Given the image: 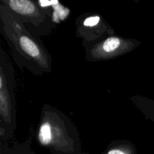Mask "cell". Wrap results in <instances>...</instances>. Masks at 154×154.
<instances>
[{
	"label": "cell",
	"mask_w": 154,
	"mask_h": 154,
	"mask_svg": "<svg viewBox=\"0 0 154 154\" xmlns=\"http://www.w3.org/2000/svg\"><path fill=\"white\" fill-rule=\"evenodd\" d=\"M39 3H40V5L42 6V7H45V6L50 5H51V4H53V5L57 4V3H58V2H57V1H54V2L40 1V2H39Z\"/></svg>",
	"instance_id": "7"
},
{
	"label": "cell",
	"mask_w": 154,
	"mask_h": 154,
	"mask_svg": "<svg viewBox=\"0 0 154 154\" xmlns=\"http://www.w3.org/2000/svg\"><path fill=\"white\" fill-rule=\"evenodd\" d=\"M20 45L21 48L27 54L33 58H38L40 56V50L37 45L30 38L26 36H23L20 39Z\"/></svg>",
	"instance_id": "2"
},
{
	"label": "cell",
	"mask_w": 154,
	"mask_h": 154,
	"mask_svg": "<svg viewBox=\"0 0 154 154\" xmlns=\"http://www.w3.org/2000/svg\"><path fill=\"white\" fill-rule=\"evenodd\" d=\"M120 45V40L117 37H111L107 39L103 44V50L105 52H113Z\"/></svg>",
	"instance_id": "5"
},
{
	"label": "cell",
	"mask_w": 154,
	"mask_h": 154,
	"mask_svg": "<svg viewBox=\"0 0 154 154\" xmlns=\"http://www.w3.org/2000/svg\"><path fill=\"white\" fill-rule=\"evenodd\" d=\"M52 139L51 126L48 123H45L40 128L39 131V140L41 143L45 145L50 144Z\"/></svg>",
	"instance_id": "3"
},
{
	"label": "cell",
	"mask_w": 154,
	"mask_h": 154,
	"mask_svg": "<svg viewBox=\"0 0 154 154\" xmlns=\"http://www.w3.org/2000/svg\"><path fill=\"white\" fill-rule=\"evenodd\" d=\"M99 20H100L99 17H87V19L84 20V25L85 26H94L97 25V24L99 23Z\"/></svg>",
	"instance_id": "6"
},
{
	"label": "cell",
	"mask_w": 154,
	"mask_h": 154,
	"mask_svg": "<svg viewBox=\"0 0 154 154\" xmlns=\"http://www.w3.org/2000/svg\"><path fill=\"white\" fill-rule=\"evenodd\" d=\"M54 14H53V20L57 23L64 20L69 13V9L62 6L61 5L59 4V2L57 4L54 5Z\"/></svg>",
	"instance_id": "4"
},
{
	"label": "cell",
	"mask_w": 154,
	"mask_h": 154,
	"mask_svg": "<svg viewBox=\"0 0 154 154\" xmlns=\"http://www.w3.org/2000/svg\"><path fill=\"white\" fill-rule=\"evenodd\" d=\"M9 6L13 11L22 15H30L35 11V7L32 2L27 0H11Z\"/></svg>",
	"instance_id": "1"
},
{
	"label": "cell",
	"mask_w": 154,
	"mask_h": 154,
	"mask_svg": "<svg viewBox=\"0 0 154 154\" xmlns=\"http://www.w3.org/2000/svg\"><path fill=\"white\" fill-rule=\"evenodd\" d=\"M108 154H126V153H124L123 151H122V150L115 149V150H110V151L108 153Z\"/></svg>",
	"instance_id": "8"
}]
</instances>
